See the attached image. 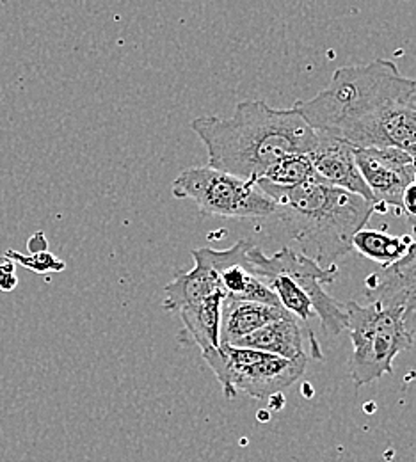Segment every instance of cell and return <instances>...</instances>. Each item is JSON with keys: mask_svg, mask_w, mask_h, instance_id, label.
I'll list each match as a JSON object with an SVG mask.
<instances>
[{"mask_svg": "<svg viewBox=\"0 0 416 462\" xmlns=\"http://www.w3.org/2000/svg\"><path fill=\"white\" fill-rule=\"evenodd\" d=\"M232 346L260 350V352L274 354L285 359L308 357V354L311 357L322 359V350L313 331L308 326L300 324L298 319L289 311L282 319L238 340L237 344Z\"/></svg>", "mask_w": 416, "mask_h": 462, "instance_id": "13", "label": "cell"}, {"mask_svg": "<svg viewBox=\"0 0 416 462\" xmlns=\"http://www.w3.org/2000/svg\"><path fill=\"white\" fill-rule=\"evenodd\" d=\"M171 190L180 199L194 201L203 216L228 219H260L276 216V205L254 181L210 166L183 170L175 178Z\"/></svg>", "mask_w": 416, "mask_h": 462, "instance_id": "7", "label": "cell"}, {"mask_svg": "<svg viewBox=\"0 0 416 462\" xmlns=\"http://www.w3.org/2000/svg\"><path fill=\"white\" fill-rule=\"evenodd\" d=\"M5 256H9L14 263L23 265L25 269L36 273V274H45V273H62L66 263L54 256L51 251L38 253V254H23L20 251H7Z\"/></svg>", "mask_w": 416, "mask_h": 462, "instance_id": "17", "label": "cell"}, {"mask_svg": "<svg viewBox=\"0 0 416 462\" xmlns=\"http://www.w3.org/2000/svg\"><path fill=\"white\" fill-rule=\"evenodd\" d=\"M416 79L390 59L338 68L329 84L292 107L315 132L355 148L399 150L416 161Z\"/></svg>", "mask_w": 416, "mask_h": 462, "instance_id": "1", "label": "cell"}, {"mask_svg": "<svg viewBox=\"0 0 416 462\" xmlns=\"http://www.w3.org/2000/svg\"><path fill=\"white\" fill-rule=\"evenodd\" d=\"M353 356L349 359L351 379L356 386H366L393 372L395 357L411 348L415 337L406 328L402 315L379 302L366 306L347 300Z\"/></svg>", "mask_w": 416, "mask_h": 462, "instance_id": "4", "label": "cell"}, {"mask_svg": "<svg viewBox=\"0 0 416 462\" xmlns=\"http://www.w3.org/2000/svg\"><path fill=\"white\" fill-rule=\"evenodd\" d=\"M413 244L415 238L411 235L395 236L388 231L365 226L353 238V251H357L361 256L379 263L381 269H384L401 262L411 251Z\"/></svg>", "mask_w": 416, "mask_h": 462, "instance_id": "15", "label": "cell"}, {"mask_svg": "<svg viewBox=\"0 0 416 462\" xmlns=\"http://www.w3.org/2000/svg\"><path fill=\"white\" fill-rule=\"evenodd\" d=\"M356 164L375 205V214L402 216V194L413 181L416 161L399 150L356 148Z\"/></svg>", "mask_w": 416, "mask_h": 462, "instance_id": "9", "label": "cell"}, {"mask_svg": "<svg viewBox=\"0 0 416 462\" xmlns=\"http://www.w3.org/2000/svg\"><path fill=\"white\" fill-rule=\"evenodd\" d=\"M365 295L370 302L397 310L416 338V242L401 262L366 278Z\"/></svg>", "mask_w": 416, "mask_h": 462, "instance_id": "11", "label": "cell"}, {"mask_svg": "<svg viewBox=\"0 0 416 462\" xmlns=\"http://www.w3.org/2000/svg\"><path fill=\"white\" fill-rule=\"evenodd\" d=\"M317 139L308 153L319 180L337 189L361 196L372 203V194L359 173L356 148L333 135L315 132Z\"/></svg>", "mask_w": 416, "mask_h": 462, "instance_id": "12", "label": "cell"}, {"mask_svg": "<svg viewBox=\"0 0 416 462\" xmlns=\"http://www.w3.org/2000/svg\"><path fill=\"white\" fill-rule=\"evenodd\" d=\"M413 181H415V183H416V170H415V174H413Z\"/></svg>", "mask_w": 416, "mask_h": 462, "instance_id": "23", "label": "cell"}, {"mask_svg": "<svg viewBox=\"0 0 416 462\" xmlns=\"http://www.w3.org/2000/svg\"><path fill=\"white\" fill-rule=\"evenodd\" d=\"M410 223H411V226H413V235H411V236H413V238H415V242H416V219H415V221H410Z\"/></svg>", "mask_w": 416, "mask_h": 462, "instance_id": "21", "label": "cell"}, {"mask_svg": "<svg viewBox=\"0 0 416 462\" xmlns=\"http://www.w3.org/2000/svg\"><path fill=\"white\" fill-rule=\"evenodd\" d=\"M287 311L282 306L254 302V300H230L223 304L221 315V344L236 346L238 340L253 335L267 324L282 319Z\"/></svg>", "mask_w": 416, "mask_h": 462, "instance_id": "14", "label": "cell"}, {"mask_svg": "<svg viewBox=\"0 0 416 462\" xmlns=\"http://www.w3.org/2000/svg\"><path fill=\"white\" fill-rule=\"evenodd\" d=\"M402 216L408 217V221H415L416 219V183L411 181L404 194H402Z\"/></svg>", "mask_w": 416, "mask_h": 462, "instance_id": "19", "label": "cell"}, {"mask_svg": "<svg viewBox=\"0 0 416 462\" xmlns=\"http://www.w3.org/2000/svg\"><path fill=\"white\" fill-rule=\"evenodd\" d=\"M190 128L208 153V166L258 181L285 155L310 153L317 134L294 111L263 100H244L230 117L199 116Z\"/></svg>", "mask_w": 416, "mask_h": 462, "instance_id": "2", "label": "cell"}, {"mask_svg": "<svg viewBox=\"0 0 416 462\" xmlns=\"http://www.w3.org/2000/svg\"><path fill=\"white\" fill-rule=\"evenodd\" d=\"M256 185L276 205V217L298 242L300 253L320 267L335 265V260L349 254L355 235L375 214L374 203L319 178L291 189Z\"/></svg>", "mask_w": 416, "mask_h": 462, "instance_id": "3", "label": "cell"}, {"mask_svg": "<svg viewBox=\"0 0 416 462\" xmlns=\"http://www.w3.org/2000/svg\"><path fill=\"white\" fill-rule=\"evenodd\" d=\"M413 106H415V109H416V89H415V95H413Z\"/></svg>", "mask_w": 416, "mask_h": 462, "instance_id": "22", "label": "cell"}, {"mask_svg": "<svg viewBox=\"0 0 416 462\" xmlns=\"http://www.w3.org/2000/svg\"><path fill=\"white\" fill-rule=\"evenodd\" d=\"M201 354L221 383L226 399H236L237 393H245L258 401L280 397L302 377L308 365V357L285 359L274 354L226 344Z\"/></svg>", "mask_w": 416, "mask_h": 462, "instance_id": "5", "label": "cell"}, {"mask_svg": "<svg viewBox=\"0 0 416 462\" xmlns=\"http://www.w3.org/2000/svg\"><path fill=\"white\" fill-rule=\"evenodd\" d=\"M194 267L179 273L166 287L162 308L177 313L183 322L180 340L199 346L201 352L221 346V315L226 295L214 271L196 254Z\"/></svg>", "mask_w": 416, "mask_h": 462, "instance_id": "6", "label": "cell"}, {"mask_svg": "<svg viewBox=\"0 0 416 462\" xmlns=\"http://www.w3.org/2000/svg\"><path fill=\"white\" fill-rule=\"evenodd\" d=\"M249 258L256 273H280L289 276L313 302L317 319L326 333L340 335L347 329L349 315L346 302H338L324 290V285H331L338 278L337 265L320 267L317 262L291 247H283L267 256L258 245H253Z\"/></svg>", "mask_w": 416, "mask_h": 462, "instance_id": "8", "label": "cell"}, {"mask_svg": "<svg viewBox=\"0 0 416 462\" xmlns=\"http://www.w3.org/2000/svg\"><path fill=\"white\" fill-rule=\"evenodd\" d=\"M27 249L29 254H38V253H45L49 251V242L43 231H36L29 240H27Z\"/></svg>", "mask_w": 416, "mask_h": 462, "instance_id": "20", "label": "cell"}, {"mask_svg": "<svg viewBox=\"0 0 416 462\" xmlns=\"http://www.w3.org/2000/svg\"><path fill=\"white\" fill-rule=\"evenodd\" d=\"M317 174L313 170L311 159L308 153H292L282 157L278 162H274L265 174L254 181V183H263L271 187H280V189H291L298 187L306 181L315 180Z\"/></svg>", "mask_w": 416, "mask_h": 462, "instance_id": "16", "label": "cell"}, {"mask_svg": "<svg viewBox=\"0 0 416 462\" xmlns=\"http://www.w3.org/2000/svg\"><path fill=\"white\" fill-rule=\"evenodd\" d=\"M16 263L9 256H0V290L2 291H13L18 285L16 278Z\"/></svg>", "mask_w": 416, "mask_h": 462, "instance_id": "18", "label": "cell"}, {"mask_svg": "<svg viewBox=\"0 0 416 462\" xmlns=\"http://www.w3.org/2000/svg\"><path fill=\"white\" fill-rule=\"evenodd\" d=\"M253 245H254L253 240H238L236 245L228 249L201 247V249H194L192 254L199 256L214 271L226 299L254 300V302L280 306L278 299L256 276L254 265L251 263V258H249V251Z\"/></svg>", "mask_w": 416, "mask_h": 462, "instance_id": "10", "label": "cell"}]
</instances>
